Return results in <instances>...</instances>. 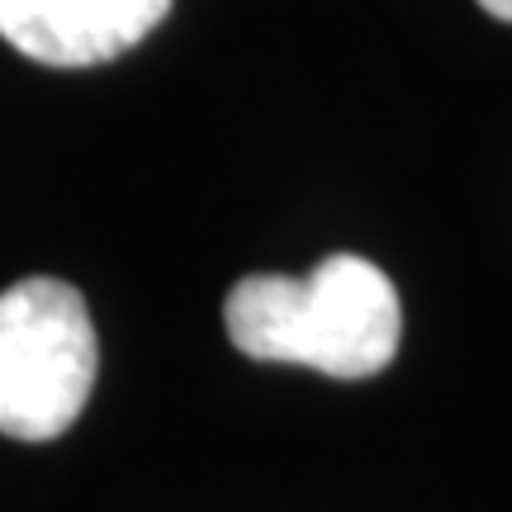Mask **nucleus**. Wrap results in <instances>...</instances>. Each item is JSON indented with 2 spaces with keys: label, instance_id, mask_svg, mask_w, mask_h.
Instances as JSON below:
<instances>
[{
  "label": "nucleus",
  "instance_id": "obj_1",
  "mask_svg": "<svg viewBox=\"0 0 512 512\" xmlns=\"http://www.w3.org/2000/svg\"><path fill=\"white\" fill-rule=\"evenodd\" d=\"M228 342L271 366H309L332 380H370L399 356L403 309L394 280L351 252L309 275H247L223 299Z\"/></svg>",
  "mask_w": 512,
  "mask_h": 512
},
{
  "label": "nucleus",
  "instance_id": "obj_2",
  "mask_svg": "<svg viewBox=\"0 0 512 512\" xmlns=\"http://www.w3.org/2000/svg\"><path fill=\"white\" fill-rule=\"evenodd\" d=\"M100 342L76 285L29 275L0 290V437H62L95 389Z\"/></svg>",
  "mask_w": 512,
  "mask_h": 512
},
{
  "label": "nucleus",
  "instance_id": "obj_4",
  "mask_svg": "<svg viewBox=\"0 0 512 512\" xmlns=\"http://www.w3.org/2000/svg\"><path fill=\"white\" fill-rule=\"evenodd\" d=\"M479 10H484V15H494V19H503V24H512V0H479Z\"/></svg>",
  "mask_w": 512,
  "mask_h": 512
},
{
  "label": "nucleus",
  "instance_id": "obj_3",
  "mask_svg": "<svg viewBox=\"0 0 512 512\" xmlns=\"http://www.w3.org/2000/svg\"><path fill=\"white\" fill-rule=\"evenodd\" d=\"M166 15L171 0H0V38L43 67H100Z\"/></svg>",
  "mask_w": 512,
  "mask_h": 512
}]
</instances>
